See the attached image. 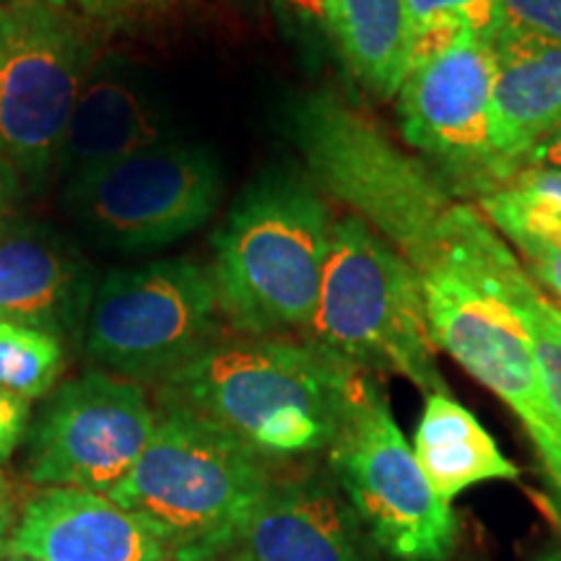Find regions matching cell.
<instances>
[{"label": "cell", "instance_id": "7c38bea8", "mask_svg": "<svg viewBox=\"0 0 561 561\" xmlns=\"http://www.w3.org/2000/svg\"><path fill=\"white\" fill-rule=\"evenodd\" d=\"M421 286L434 346L510 405L538 455L561 445V424L523 322L455 271L421 278Z\"/></svg>", "mask_w": 561, "mask_h": 561}, {"label": "cell", "instance_id": "603a6c76", "mask_svg": "<svg viewBox=\"0 0 561 561\" xmlns=\"http://www.w3.org/2000/svg\"><path fill=\"white\" fill-rule=\"evenodd\" d=\"M411 30L426 21L453 19L462 21L479 39L491 42L502 30L504 16L500 0H405Z\"/></svg>", "mask_w": 561, "mask_h": 561}, {"label": "cell", "instance_id": "30bf717a", "mask_svg": "<svg viewBox=\"0 0 561 561\" xmlns=\"http://www.w3.org/2000/svg\"><path fill=\"white\" fill-rule=\"evenodd\" d=\"M491 42L466 34L445 50L411 62L398 89L405 144L445 180L476 201L515 178L491 144Z\"/></svg>", "mask_w": 561, "mask_h": 561}, {"label": "cell", "instance_id": "4fadbf2b", "mask_svg": "<svg viewBox=\"0 0 561 561\" xmlns=\"http://www.w3.org/2000/svg\"><path fill=\"white\" fill-rule=\"evenodd\" d=\"M359 515L328 479L271 481L221 561H380Z\"/></svg>", "mask_w": 561, "mask_h": 561}, {"label": "cell", "instance_id": "ba28073f", "mask_svg": "<svg viewBox=\"0 0 561 561\" xmlns=\"http://www.w3.org/2000/svg\"><path fill=\"white\" fill-rule=\"evenodd\" d=\"M221 167L203 146L167 140L66 180V208L102 248L138 255L201 229L221 201Z\"/></svg>", "mask_w": 561, "mask_h": 561}, {"label": "cell", "instance_id": "5b68a950", "mask_svg": "<svg viewBox=\"0 0 561 561\" xmlns=\"http://www.w3.org/2000/svg\"><path fill=\"white\" fill-rule=\"evenodd\" d=\"M310 343L356 369L403 377L426 396L450 392L437 367L421 276L359 216L335 221Z\"/></svg>", "mask_w": 561, "mask_h": 561}, {"label": "cell", "instance_id": "f1b7e54d", "mask_svg": "<svg viewBox=\"0 0 561 561\" xmlns=\"http://www.w3.org/2000/svg\"><path fill=\"white\" fill-rule=\"evenodd\" d=\"M523 167H541V170H561V128L553 130L549 138L533 149L528 157L523 159Z\"/></svg>", "mask_w": 561, "mask_h": 561}, {"label": "cell", "instance_id": "52a82bcc", "mask_svg": "<svg viewBox=\"0 0 561 561\" xmlns=\"http://www.w3.org/2000/svg\"><path fill=\"white\" fill-rule=\"evenodd\" d=\"M333 479L377 549L392 561H447L458 517L421 471L388 398L364 382L331 447Z\"/></svg>", "mask_w": 561, "mask_h": 561}, {"label": "cell", "instance_id": "8992f818", "mask_svg": "<svg viewBox=\"0 0 561 561\" xmlns=\"http://www.w3.org/2000/svg\"><path fill=\"white\" fill-rule=\"evenodd\" d=\"M214 273L191 257L112 271L91 297L83 348L110 375L164 385L221 339Z\"/></svg>", "mask_w": 561, "mask_h": 561}, {"label": "cell", "instance_id": "3957f363", "mask_svg": "<svg viewBox=\"0 0 561 561\" xmlns=\"http://www.w3.org/2000/svg\"><path fill=\"white\" fill-rule=\"evenodd\" d=\"M335 221L297 174H265L240 195L214 237L224 320L244 335L310 328Z\"/></svg>", "mask_w": 561, "mask_h": 561}, {"label": "cell", "instance_id": "e575fe53", "mask_svg": "<svg viewBox=\"0 0 561 561\" xmlns=\"http://www.w3.org/2000/svg\"><path fill=\"white\" fill-rule=\"evenodd\" d=\"M5 502V483H3V476H0V504Z\"/></svg>", "mask_w": 561, "mask_h": 561}, {"label": "cell", "instance_id": "d4e9b609", "mask_svg": "<svg viewBox=\"0 0 561 561\" xmlns=\"http://www.w3.org/2000/svg\"><path fill=\"white\" fill-rule=\"evenodd\" d=\"M30 401L0 388V462L9 460L30 426Z\"/></svg>", "mask_w": 561, "mask_h": 561}, {"label": "cell", "instance_id": "1f68e13d", "mask_svg": "<svg viewBox=\"0 0 561 561\" xmlns=\"http://www.w3.org/2000/svg\"><path fill=\"white\" fill-rule=\"evenodd\" d=\"M13 530V520H11V510L5 507V502L0 504V559L5 557V549H9V538Z\"/></svg>", "mask_w": 561, "mask_h": 561}, {"label": "cell", "instance_id": "277c9868", "mask_svg": "<svg viewBox=\"0 0 561 561\" xmlns=\"http://www.w3.org/2000/svg\"><path fill=\"white\" fill-rule=\"evenodd\" d=\"M289 130L312 180L354 208L421 278L453 271L442 229L458 198L426 161L398 149L331 91L301 96L291 107Z\"/></svg>", "mask_w": 561, "mask_h": 561}, {"label": "cell", "instance_id": "9c48e42d", "mask_svg": "<svg viewBox=\"0 0 561 561\" xmlns=\"http://www.w3.org/2000/svg\"><path fill=\"white\" fill-rule=\"evenodd\" d=\"M91 47L50 0H0V157L19 178L55 170Z\"/></svg>", "mask_w": 561, "mask_h": 561}, {"label": "cell", "instance_id": "6da1fadb", "mask_svg": "<svg viewBox=\"0 0 561 561\" xmlns=\"http://www.w3.org/2000/svg\"><path fill=\"white\" fill-rule=\"evenodd\" d=\"M364 382L362 369L310 341L244 335L210 343L164 392L268 460L331 450Z\"/></svg>", "mask_w": 561, "mask_h": 561}, {"label": "cell", "instance_id": "484cf974", "mask_svg": "<svg viewBox=\"0 0 561 561\" xmlns=\"http://www.w3.org/2000/svg\"><path fill=\"white\" fill-rule=\"evenodd\" d=\"M507 185L528 195V198L543 203L553 214L561 216V170H541V167H523Z\"/></svg>", "mask_w": 561, "mask_h": 561}, {"label": "cell", "instance_id": "d6a6232c", "mask_svg": "<svg viewBox=\"0 0 561 561\" xmlns=\"http://www.w3.org/2000/svg\"><path fill=\"white\" fill-rule=\"evenodd\" d=\"M530 561H561V553L559 551H546V553H541V557H536Z\"/></svg>", "mask_w": 561, "mask_h": 561}, {"label": "cell", "instance_id": "4dcf8cb0", "mask_svg": "<svg viewBox=\"0 0 561 561\" xmlns=\"http://www.w3.org/2000/svg\"><path fill=\"white\" fill-rule=\"evenodd\" d=\"M538 458H541L546 476H549L551 486L557 491V507H553V512H557V520L561 525V445H557L549 453H541Z\"/></svg>", "mask_w": 561, "mask_h": 561}, {"label": "cell", "instance_id": "f546056e", "mask_svg": "<svg viewBox=\"0 0 561 561\" xmlns=\"http://www.w3.org/2000/svg\"><path fill=\"white\" fill-rule=\"evenodd\" d=\"M286 11L294 19L307 21V24H320L322 26V13H325V0H280Z\"/></svg>", "mask_w": 561, "mask_h": 561}, {"label": "cell", "instance_id": "83f0119b", "mask_svg": "<svg viewBox=\"0 0 561 561\" xmlns=\"http://www.w3.org/2000/svg\"><path fill=\"white\" fill-rule=\"evenodd\" d=\"M53 5L58 9H81L87 13H117V11H128V9H138V5H153L161 3V0H50Z\"/></svg>", "mask_w": 561, "mask_h": 561}, {"label": "cell", "instance_id": "cb8c5ba5", "mask_svg": "<svg viewBox=\"0 0 561 561\" xmlns=\"http://www.w3.org/2000/svg\"><path fill=\"white\" fill-rule=\"evenodd\" d=\"M504 24L561 42V0H500Z\"/></svg>", "mask_w": 561, "mask_h": 561}, {"label": "cell", "instance_id": "44dd1931", "mask_svg": "<svg viewBox=\"0 0 561 561\" xmlns=\"http://www.w3.org/2000/svg\"><path fill=\"white\" fill-rule=\"evenodd\" d=\"M483 291L494 301L507 307L523 322L525 331H528L533 351H536L538 369H541L546 398H549L553 416L561 424V348L551 339V333L546 331L543 322L546 307H549L551 297H546L541 286L530 278V273L523 268L515 252H510L502 261H496L486 284H483Z\"/></svg>", "mask_w": 561, "mask_h": 561}, {"label": "cell", "instance_id": "5bb4252c", "mask_svg": "<svg viewBox=\"0 0 561 561\" xmlns=\"http://www.w3.org/2000/svg\"><path fill=\"white\" fill-rule=\"evenodd\" d=\"M9 553L39 561H174L167 543L107 494L42 489L21 510Z\"/></svg>", "mask_w": 561, "mask_h": 561}, {"label": "cell", "instance_id": "2e32d148", "mask_svg": "<svg viewBox=\"0 0 561 561\" xmlns=\"http://www.w3.org/2000/svg\"><path fill=\"white\" fill-rule=\"evenodd\" d=\"M167 140H172L170 117L144 76L94 60L70 112L55 170L70 180Z\"/></svg>", "mask_w": 561, "mask_h": 561}, {"label": "cell", "instance_id": "836d02e7", "mask_svg": "<svg viewBox=\"0 0 561 561\" xmlns=\"http://www.w3.org/2000/svg\"><path fill=\"white\" fill-rule=\"evenodd\" d=\"M0 561H39V559H32V557H21V553H9L5 551V557Z\"/></svg>", "mask_w": 561, "mask_h": 561}, {"label": "cell", "instance_id": "7a4b0ae2", "mask_svg": "<svg viewBox=\"0 0 561 561\" xmlns=\"http://www.w3.org/2000/svg\"><path fill=\"white\" fill-rule=\"evenodd\" d=\"M268 462L198 413L167 403L133 471L110 491L174 561H221L271 486Z\"/></svg>", "mask_w": 561, "mask_h": 561}, {"label": "cell", "instance_id": "4316f807", "mask_svg": "<svg viewBox=\"0 0 561 561\" xmlns=\"http://www.w3.org/2000/svg\"><path fill=\"white\" fill-rule=\"evenodd\" d=\"M21 193V182H19V172L0 157V229L9 227V219L16 208Z\"/></svg>", "mask_w": 561, "mask_h": 561}, {"label": "cell", "instance_id": "8fae6325", "mask_svg": "<svg viewBox=\"0 0 561 561\" xmlns=\"http://www.w3.org/2000/svg\"><path fill=\"white\" fill-rule=\"evenodd\" d=\"M157 413L138 382L87 371L53 392L30 439L26 479L110 494L149 445Z\"/></svg>", "mask_w": 561, "mask_h": 561}, {"label": "cell", "instance_id": "ac0fdd59", "mask_svg": "<svg viewBox=\"0 0 561 561\" xmlns=\"http://www.w3.org/2000/svg\"><path fill=\"white\" fill-rule=\"evenodd\" d=\"M413 455L445 502L489 481H515L520 471L500 450L486 426L450 392L426 396L413 432Z\"/></svg>", "mask_w": 561, "mask_h": 561}, {"label": "cell", "instance_id": "7402d4cb", "mask_svg": "<svg viewBox=\"0 0 561 561\" xmlns=\"http://www.w3.org/2000/svg\"><path fill=\"white\" fill-rule=\"evenodd\" d=\"M66 367V343L58 335L0 318V388L32 398L47 396Z\"/></svg>", "mask_w": 561, "mask_h": 561}, {"label": "cell", "instance_id": "ffe728a7", "mask_svg": "<svg viewBox=\"0 0 561 561\" xmlns=\"http://www.w3.org/2000/svg\"><path fill=\"white\" fill-rule=\"evenodd\" d=\"M476 208L523 252L530 278L561 305V216L512 185L481 195Z\"/></svg>", "mask_w": 561, "mask_h": 561}, {"label": "cell", "instance_id": "9a60e30c", "mask_svg": "<svg viewBox=\"0 0 561 561\" xmlns=\"http://www.w3.org/2000/svg\"><path fill=\"white\" fill-rule=\"evenodd\" d=\"M94 276L68 240L45 224L0 229V318L81 341Z\"/></svg>", "mask_w": 561, "mask_h": 561}, {"label": "cell", "instance_id": "e0dca14e", "mask_svg": "<svg viewBox=\"0 0 561 561\" xmlns=\"http://www.w3.org/2000/svg\"><path fill=\"white\" fill-rule=\"evenodd\" d=\"M491 144L512 174L523 159L561 128V42L502 24L491 39Z\"/></svg>", "mask_w": 561, "mask_h": 561}, {"label": "cell", "instance_id": "d6986e66", "mask_svg": "<svg viewBox=\"0 0 561 561\" xmlns=\"http://www.w3.org/2000/svg\"><path fill=\"white\" fill-rule=\"evenodd\" d=\"M322 26L351 79L377 100H396L411 66L405 0H325Z\"/></svg>", "mask_w": 561, "mask_h": 561}]
</instances>
